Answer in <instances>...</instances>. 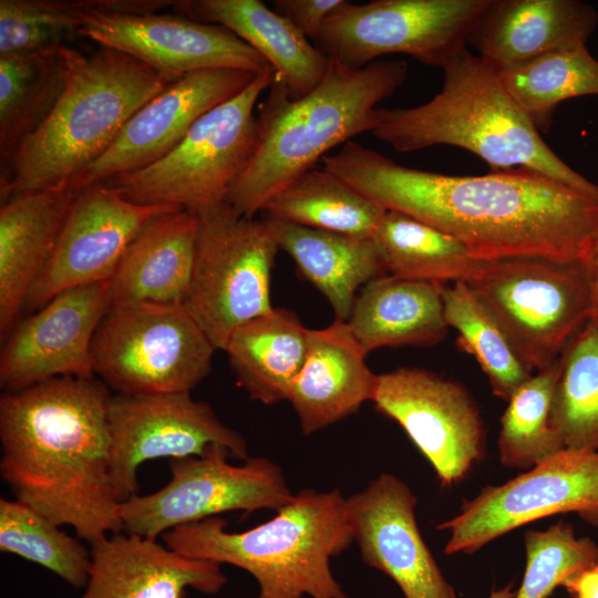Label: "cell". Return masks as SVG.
I'll return each mask as SVG.
<instances>
[{
	"label": "cell",
	"instance_id": "1",
	"mask_svg": "<svg viewBox=\"0 0 598 598\" xmlns=\"http://www.w3.org/2000/svg\"><path fill=\"white\" fill-rule=\"evenodd\" d=\"M323 168L386 210L460 240L481 260L582 259L598 231V200L525 168L455 176L402 166L349 141Z\"/></svg>",
	"mask_w": 598,
	"mask_h": 598
},
{
	"label": "cell",
	"instance_id": "2",
	"mask_svg": "<svg viewBox=\"0 0 598 598\" xmlns=\"http://www.w3.org/2000/svg\"><path fill=\"white\" fill-rule=\"evenodd\" d=\"M111 394L59 377L0 396V475L14 499L89 544L123 524L111 480Z\"/></svg>",
	"mask_w": 598,
	"mask_h": 598
},
{
	"label": "cell",
	"instance_id": "3",
	"mask_svg": "<svg viewBox=\"0 0 598 598\" xmlns=\"http://www.w3.org/2000/svg\"><path fill=\"white\" fill-rule=\"evenodd\" d=\"M404 61H377L350 69L330 60L322 82L292 99L274 75L257 115L252 157L230 186L226 203L252 217L319 158L352 137L372 132L378 104L406 80Z\"/></svg>",
	"mask_w": 598,
	"mask_h": 598
},
{
	"label": "cell",
	"instance_id": "4",
	"mask_svg": "<svg viewBox=\"0 0 598 598\" xmlns=\"http://www.w3.org/2000/svg\"><path fill=\"white\" fill-rule=\"evenodd\" d=\"M442 90L429 102L377 110L372 134L395 151L465 148L497 171L525 168L598 200V185L569 167L503 86L495 70L460 48L443 65Z\"/></svg>",
	"mask_w": 598,
	"mask_h": 598
},
{
	"label": "cell",
	"instance_id": "5",
	"mask_svg": "<svg viewBox=\"0 0 598 598\" xmlns=\"http://www.w3.org/2000/svg\"><path fill=\"white\" fill-rule=\"evenodd\" d=\"M63 91L43 124L17 148L1 181L2 200L21 193L69 185L114 142L146 102L171 83L116 50L91 55L60 49Z\"/></svg>",
	"mask_w": 598,
	"mask_h": 598
},
{
	"label": "cell",
	"instance_id": "6",
	"mask_svg": "<svg viewBox=\"0 0 598 598\" xmlns=\"http://www.w3.org/2000/svg\"><path fill=\"white\" fill-rule=\"evenodd\" d=\"M267 522L231 533L220 516L178 526L161 537L172 550L194 559L228 564L257 581V598H349L330 559L353 540L347 497L337 488H305Z\"/></svg>",
	"mask_w": 598,
	"mask_h": 598
},
{
	"label": "cell",
	"instance_id": "7",
	"mask_svg": "<svg viewBox=\"0 0 598 598\" xmlns=\"http://www.w3.org/2000/svg\"><path fill=\"white\" fill-rule=\"evenodd\" d=\"M463 282L530 373L555 362L591 321V292L581 259L487 260Z\"/></svg>",
	"mask_w": 598,
	"mask_h": 598
},
{
	"label": "cell",
	"instance_id": "8",
	"mask_svg": "<svg viewBox=\"0 0 598 598\" xmlns=\"http://www.w3.org/2000/svg\"><path fill=\"white\" fill-rule=\"evenodd\" d=\"M275 71L258 74L239 94L204 114L159 161L103 184L142 205H169L198 213L226 202L250 162L257 142L255 106Z\"/></svg>",
	"mask_w": 598,
	"mask_h": 598
},
{
	"label": "cell",
	"instance_id": "9",
	"mask_svg": "<svg viewBox=\"0 0 598 598\" xmlns=\"http://www.w3.org/2000/svg\"><path fill=\"white\" fill-rule=\"evenodd\" d=\"M189 287L183 306L217 350L233 332L268 312L278 244L265 221L228 203L198 213Z\"/></svg>",
	"mask_w": 598,
	"mask_h": 598
},
{
	"label": "cell",
	"instance_id": "10",
	"mask_svg": "<svg viewBox=\"0 0 598 598\" xmlns=\"http://www.w3.org/2000/svg\"><path fill=\"white\" fill-rule=\"evenodd\" d=\"M216 351L183 305H113L93 339L92 365L120 394L190 392Z\"/></svg>",
	"mask_w": 598,
	"mask_h": 598
},
{
	"label": "cell",
	"instance_id": "11",
	"mask_svg": "<svg viewBox=\"0 0 598 598\" xmlns=\"http://www.w3.org/2000/svg\"><path fill=\"white\" fill-rule=\"evenodd\" d=\"M489 0L344 1L315 45L329 59L362 69L393 53L440 66L462 47Z\"/></svg>",
	"mask_w": 598,
	"mask_h": 598
},
{
	"label": "cell",
	"instance_id": "12",
	"mask_svg": "<svg viewBox=\"0 0 598 598\" xmlns=\"http://www.w3.org/2000/svg\"><path fill=\"white\" fill-rule=\"evenodd\" d=\"M567 513L598 527V451L566 447L504 484L487 485L436 529L448 534L446 555H467L520 526Z\"/></svg>",
	"mask_w": 598,
	"mask_h": 598
},
{
	"label": "cell",
	"instance_id": "13",
	"mask_svg": "<svg viewBox=\"0 0 598 598\" xmlns=\"http://www.w3.org/2000/svg\"><path fill=\"white\" fill-rule=\"evenodd\" d=\"M230 454L168 461L169 481L158 491L121 502L123 530L156 539L165 532L220 514L277 511L291 499L282 468L267 457H248L241 465L227 462Z\"/></svg>",
	"mask_w": 598,
	"mask_h": 598
},
{
	"label": "cell",
	"instance_id": "14",
	"mask_svg": "<svg viewBox=\"0 0 598 598\" xmlns=\"http://www.w3.org/2000/svg\"><path fill=\"white\" fill-rule=\"evenodd\" d=\"M109 427L110 473L120 502L137 494V472L144 462L217 451L238 460L249 457L246 439L190 392L111 395Z\"/></svg>",
	"mask_w": 598,
	"mask_h": 598
},
{
	"label": "cell",
	"instance_id": "15",
	"mask_svg": "<svg viewBox=\"0 0 598 598\" xmlns=\"http://www.w3.org/2000/svg\"><path fill=\"white\" fill-rule=\"evenodd\" d=\"M432 465L443 487L463 481L485 455L480 409L458 382L420 368L379 374L372 400Z\"/></svg>",
	"mask_w": 598,
	"mask_h": 598
},
{
	"label": "cell",
	"instance_id": "16",
	"mask_svg": "<svg viewBox=\"0 0 598 598\" xmlns=\"http://www.w3.org/2000/svg\"><path fill=\"white\" fill-rule=\"evenodd\" d=\"M176 209L181 208L134 203L103 183L79 189L54 251L24 307L35 311L65 290L109 280L143 227L154 217Z\"/></svg>",
	"mask_w": 598,
	"mask_h": 598
},
{
	"label": "cell",
	"instance_id": "17",
	"mask_svg": "<svg viewBox=\"0 0 598 598\" xmlns=\"http://www.w3.org/2000/svg\"><path fill=\"white\" fill-rule=\"evenodd\" d=\"M78 35L101 48L125 53L171 82L203 70L231 69L260 74L272 69L226 28L182 16L93 11L82 16Z\"/></svg>",
	"mask_w": 598,
	"mask_h": 598
},
{
	"label": "cell",
	"instance_id": "18",
	"mask_svg": "<svg viewBox=\"0 0 598 598\" xmlns=\"http://www.w3.org/2000/svg\"><path fill=\"white\" fill-rule=\"evenodd\" d=\"M110 308V279L56 295L4 338L0 386L11 392L59 377L93 378V339Z\"/></svg>",
	"mask_w": 598,
	"mask_h": 598
},
{
	"label": "cell",
	"instance_id": "19",
	"mask_svg": "<svg viewBox=\"0 0 598 598\" xmlns=\"http://www.w3.org/2000/svg\"><path fill=\"white\" fill-rule=\"evenodd\" d=\"M257 75L213 69L182 76L136 111L106 152L70 186L79 190L159 161L204 114L239 94Z\"/></svg>",
	"mask_w": 598,
	"mask_h": 598
},
{
	"label": "cell",
	"instance_id": "20",
	"mask_svg": "<svg viewBox=\"0 0 598 598\" xmlns=\"http://www.w3.org/2000/svg\"><path fill=\"white\" fill-rule=\"evenodd\" d=\"M416 504L403 480L380 474L347 497L353 540L363 563L389 576L404 598H456L420 533Z\"/></svg>",
	"mask_w": 598,
	"mask_h": 598
},
{
	"label": "cell",
	"instance_id": "21",
	"mask_svg": "<svg viewBox=\"0 0 598 598\" xmlns=\"http://www.w3.org/2000/svg\"><path fill=\"white\" fill-rule=\"evenodd\" d=\"M91 566L80 598H187L218 594L221 565L185 557L153 538L115 533L90 543Z\"/></svg>",
	"mask_w": 598,
	"mask_h": 598
},
{
	"label": "cell",
	"instance_id": "22",
	"mask_svg": "<svg viewBox=\"0 0 598 598\" xmlns=\"http://www.w3.org/2000/svg\"><path fill=\"white\" fill-rule=\"evenodd\" d=\"M597 10L578 0H489L466 45L496 72L545 53L586 44Z\"/></svg>",
	"mask_w": 598,
	"mask_h": 598
},
{
	"label": "cell",
	"instance_id": "23",
	"mask_svg": "<svg viewBox=\"0 0 598 598\" xmlns=\"http://www.w3.org/2000/svg\"><path fill=\"white\" fill-rule=\"evenodd\" d=\"M367 353L347 321L336 319L322 329H309L302 368L287 401L305 435H311L372 401L379 375L365 363Z\"/></svg>",
	"mask_w": 598,
	"mask_h": 598
},
{
	"label": "cell",
	"instance_id": "24",
	"mask_svg": "<svg viewBox=\"0 0 598 598\" xmlns=\"http://www.w3.org/2000/svg\"><path fill=\"white\" fill-rule=\"evenodd\" d=\"M78 190L69 185L16 194L0 208V332L13 329L48 265Z\"/></svg>",
	"mask_w": 598,
	"mask_h": 598
},
{
	"label": "cell",
	"instance_id": "25",
	"mask_svg": "<svg viewBox=\"0 0 598 598\" xmlns=\"http://www.w3.org/2000/svg\"><path fill=\"white\" fill-rule=\"evenodd\" d=\"M198 216L176 209L151 219L131 241L110 278L111 306L183 305L195 257Z\"/></svg>",
	"mask_w": 598,
	"mask_h": 598
},
{
	"label": "cell",
	"instance_id": "26",
	"mask_svg": "<svg viewBox=\"0 0 598 598\" xmlns=\"http://www.w3.org/2000/svg\"><path fill=\"white\" fill-rule=\"evenodd\" d=\"M177 12L218 24L256 50L274 69L292 99L315 90L330 60L289 21L259 0H182Z\"/></svg>",
	"mask_w": 598,
	"mask_h": 598
},
{
	"label": "cell",
	"instance_id": "27",
	"mask_svg": "<svg viewBox=\"0 0 598 598\" xmlns=\"http://www.w3.org/2000/svg\"><path fill=\"white\" fill-rule=\"evenodd\" d=\"M442 286L391 275L365 283L347 320L364 352L383 347H430L443 341L448 324Z\"/></svg>",
	"mask_w": 598,
	"mask_h": 598
},
{
	"label": "cell",
	"instance_id": "28",
	"mask_svg": "<svg viewBox=\"0 0 598 598\" xmlns=\"http://www.w3.org/2000/svg\"><path fill=\"white\" fill-rule=\"evenodd\" d=\"M279 249L326 297L336 319L347 321L360 289L384 275L373 238L350 236L267 218Z\"/></svg>",
	"mask_w": 598,
	"mask_h": 598
},
{
	"label": "cell",
	"instance_id": "29",
	"mask_svg": "<svg viewBox=\"0 0 598 598\" xmlns=\"http://www.w3.org/2000/svg\"><path fill=\"white\" fill-rule=\"evenodd\" d=\"M308 330L291 310L272 307L233 332L224 351L250 399L266 405L287 401L306 358Z\"/></svg>",
	"mask_w": 598,
	"mask_h": 598
},
{
	"label": "cell",
	"instance_id": "30",
	"mask_svg": "<svg viewBox=\"0 0 598 598\" xmlns=\"http://www.w3.org/2000/svg\"><path fill=\"white\" fill-rule=\"evenodd\" d=\"M268 218L309 228L373 238L386 209L327 169L311 168L264 207Z\"/></svg>",
	"mask_w": 598,
	"mask_h": 598
},
{
	"label": "cell",
	"instance_id": "31",
	"mask_svg": "<svg viewBox=\"0 0 598 598\" xmlns=\"http://www.w3.org/2000/svg\"><path fill=\"white\" fill-rule=\"evenodd\" d=\"M373 240L385 272L403 279L439 285L465 281L487 261L455 237L393 210H386Z\"/></svg>",
	"mask_w": 598,
	"mask_h": 598
},
{
	"label": "cell",
	"instance_id": "32",
	"mask_svg": "<svg viewBox=\"0 0 598 598\" xmlns=\"http://www.w3.org/2000/svg\"><path fill=\"white\" fill-rule=\"evenodd\" d=\"M64 82L60 50L0 56L2 164L10 163L19 145L43 124L58 102Z\"/></svg>",
	"mask_w": 598,
	"mask_h": 598
},
{
	"label": "cell",
	"instance_id": "33",
	"mask_svg": "<svg viewBox=\"0 0 598 598\" xmlns=\"http://www.w3.org/2000/svg\"><path fill=\"white\" fill-rule=\"evenodd\" d=\"M520 110L539 132H547L565 100L598 95V61L586 44L563 48L497 72Z\"/></svg>",
	"mask_w": 598,
	"mask_h": 598
},
{
	"label": "cell",
	"instance_id": "34",
	"mask_svg": "<svg viewBox=\"0 0 598 598\" xmlns=\"http://www.w3.org/2000/svg\"><path fill=\"white\" fill-rule=\"evenodd\" d=\"M444 315L457 332L456 344L474 357L495 396L508 402L533 374L518 359L508 338L465 282L442 286Z\"/></svg>",
	"mask_w": 598,
	"mask_h": 598
},
{
	"label": "cell",
	"instance_id": "35",
	"mask_svg": "<svg viewBox=\"0 0 598 598\" xmlns=\"http://www.w3.org/2000/svg\"><path fill=\"white\" fill-rule=\"evenodd\" d=\"M561 355L532 374L511 396L501 419L498 457L507 468L527 471L566 448L549 421Z\"/></svg>",
	"mask_w": 598,
	"mask_h": 598
},
{
	"label": "cell",
	"instance_id": "36",
	"mask_svg": "<svg viewBox=\"0 0 598 598\" xmlns=\"http://www.w3.org/2000/svg\"><path fill=\"white\" fill-rule=\"evenodd\" d=\"M549 421L564 446L598 451V329L591 323L561 354Z\"/></svg>",
	"mask_w": 598,
	"mask_h": 598
},
{
	"label": "cell",
	"instance_id": "37",
	"mask_svg": "<svg viewBox=\"0 0 598 598\" xmlns=\"http://www.w3.org/2000/svg\"><path fill=\"white\" fill-rule=\"evenodd\" d=\"M32 507L0 498V550L32 561L73 588H84L91 550Z\"/></svg>",
	"mask_w": 598,
	"mask_h": 598
},
{
	"label": "cell",
	"instance_id": "38",
	"mask_svg": "<svg viewBox=\"0 0 598 598\" xmlns=\"http://www.w3.org/2000/svg\"><path fill=\"white\" fill-rule=\"evenodd\" d=\"M93 10L94 0H0V56L59 51Z\"/></svg>",
	"mask_w": 598,
	"mask_h": 598
},
{
	"label": "cell",
	"instance_id": "39",
	"mask_svg": "<svg viewBox=\"0 0 598 598\" xmlns=\"http://www.w3.org/2000/svg\"><path fill=\"white\" fill-rule=\"evenodd\" d=\"M524 545L526 568L515 598H547L566 579L598 566V545L577 537L573 525L563 520L527 530Z\"/></svg>",
	"mask_w": 598,
	"mask_h": 598
},
{
	"label": "cell",
	"instance_id": "40",
	"mask_svg": "<svg viewBox=\"0 0 598 598\" xmlns=\"http://www.w3.org/2000/svg\"><path fill=\"white\" fill-rule=\"evenodd\" d=\"M346 0H276L274 10L303 37L313 40L331 14Z\"/></svg>",
	"mask_w": 598,
	"mask_h": 598
},
{
	"label": "cell",
	"instance_id": "41",
	"mask_svg": "<svg viewBox=\"0 0 598 598\" xmlns=\"http://www.w3.org/2000/svg\"><path fill=\"white\" fill-rule=\"evenodd\" d=\"M581 260L587 270L591 292V323L598 329V231L590 240Z\"/></svg>",
	"mask_w": 598,
	"mask_h": 598
},
{
	"label": "cell",
	"instance_id": "42",
	"mask_svg": "<svg viewBox=\"0 0 598 598\" xmlns=\"http://www.w3.org/2000/svg\"><path fill=\"white\" fill-rule=\"evenodd\" d=\"M561 586L573 598H598V566L571 576Z\"/></svg>",
	"mask_w": 598,
	"mask_h": 598
},
{
	"label": "cell",
	"instance_id": "43",
	"mask_svg": "<svg viewBox=\"0 0 598 598\" xmlns=\"http://www.w3.org/2000/svg\"><path fill=\"white\" fill-rule=\"evenodd\" d=\"M516 590L513 589V584H508L501 589L492 590L488 598H515Z\"/></svg>",
	"mask_w": 598,
	"mask_h": 598
}]
</instances>
